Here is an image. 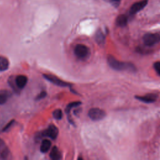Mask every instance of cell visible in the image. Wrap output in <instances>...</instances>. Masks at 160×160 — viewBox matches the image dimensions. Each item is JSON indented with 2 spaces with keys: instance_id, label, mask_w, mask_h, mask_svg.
Listing matches in <instances>:
<instances>
[{
  "instance_id": "obj_22",
  "label": "cell",
  "mask_w": 160,
  "mask_h": 160,
  "mask_svg": "<svg viewBox=\"0 0 160 160\" xmlns=\"http://www.w3.org/2000/svg\"><path fill=\"white\" fill-rule=\"evenodd\" d=\"M13 122H14V120L11 121H10L8 124H6V126L3 128V131H6L7 129H8L9 128V127H11V126L12 125Z\"/></svg>"
},
{
  "instance_id": "obj_4",
  "label": "cell",
  "mask_w": 160,
  "mask_h": 160,
  "mask_svg": "<svg viewBox=\"0 0 160 160\" xmlns=\"http://www.w3.org/2000/svg\"><path fill=\"white\" fill-rule=\"evenodd\" d=\"M88 116L92 121H99L106 116V112L101 109L93 108L89 109L88 112Z\"/></svg>"
},
{
  "instance_id": "obj_6",
  "label": "cell",
  "mask_w": 160,
  "mask_h": 160,
  "mask_svg": "<svg viewBox=\"0 0 160 160\" xmlns=\"http://www.w3.org/2000/svg\"><path fill=\"white\" fill-rule=\"evenodd\" d=\"M58 135V129L54 124H51L48 129L41 134L42 136H47L52 139H56Z\"/></svg>"
},
{
  "instance_id": "obj_23",
  "label": "cell",
  "mask_w": 160,
  "mask_h": 160,
  "mask_svg": "<svg viewBox=\"0 0 160 160\" xmlns=\"http://www.w3.org/2000/svg\"><path fill=\"white\" fill-rule=\"evenodd\" d=\"M112 1H119L120 0H112Z\"/></svg>"
},
{
  "instance_id": "obj_19",
  "label": "cell",
  "mask_w": 160,
  "mask_h": 160,
  "mask_svg": "<svg viewBox=\"0 0 160 160\" xmlns=\"http://www.w3.org/2000/svg\"><path fill=\"white\" fill-rule=\"evenodd\" d=\"M52 116L56 119H58V120L61 119V118H62V111L59 109H57L54 110L52 112Z\"/></svg>"
},
{
  "instance_id": "obj_12",
  "label": "cell",
  "mask_w": 160,
  "mask_h": 160,
  "mask_svg": "<svg viewBox=\"0 0 160 160\" xmlns=\"http://www.w3.org/2000/svg\"><path fill=\"white\" fill-rule=\"evenodd\" d=\"M116 24L119 27H124L128 23V18L124 14H121L118 16L116 21Z\"/></svg>"
},
{
  "instance_id": "obj_3",
  "label": "cell",
  "mask_w": 160,
  "mask_h": 160,
  "mask_svg": "<svg viewBox=\"0 0 160 160\" xmlns=\"http://www.w3.org/2000/svg\"><path fill=\"white\" fill-rule=\"evenodd\" d=\"M143 42L147 46H152L160 41V35L158 33H147L144 35Z\"/></svg>"
},
{
  "instance_id": "obj_16",
  "label": "cell",
  "mask_w": 160,
  "mask_h": 160,
  "mask_svg": "<svg viewBox=\"0 0 160 160\" xmlns=\"http://www.w3.org/2000/svg\"><path fill=\"white\" fill-rule=\"evenodd\" d=\"M95 39L96 42L99 44H103L104 43L105 41V36L104 34L102 33V32L100 30L98 31L96 33V36H95Z\"/></svg>"
},
{
  "instance_id": "obj_17",
  "label": "cell",
  "mask_w": 160,
  "mask_h": 160,
  "mask_svg": "<svg viewBox=\"0 0 160 160\" xmlns=\"http://www.w3.org/2000/svg\"><path fill=\"white\" fill-rule=\"evenodd\" d=\"M8 82H9L10 86L12 88V89L16 93H18V92H19L20 89L18 88V86H17V85H16V84L15 78H14L12 76L10 77V78H9Z\"/></svg>"
},
{
  "instance_id": "obj_15",
  "label": "cell",
  "mask_w": 160,
  "mask_h": 160,
  "mask_svg": "<svg viewBox=\"0 0 160 160\" xmlns=\"http://www.w3.org/2000/svg\"><path fill=\"white\" fill-rule=\"evenodd\" d=\"M11 96V93L6 90H2L0 91V104H4L8 98Z\"/></svg>"
},
{
  "instance_id": "obj_13",
  "label": "cell",
  "mask_w": 160,
  "mask_h": 160,
  "mask_svg": "<svg viewBox=\"0 0 160 160\" xmlns=\"http://www.w3.org/2000/svg\"><path fill=\"white\" fill-rule=\"evenodd\" d=\"M51 146V142L48 139H44L41 142V144L40 146V150L42 152L46 153L49 150Z\"/></svg>"
},
{
  "instance_id": "obj_18",
  "label": "cell",
  "mask_w": 160,
  "mask_h": 160,
  "mask_svg": "<svg viewBox=\"0 0 160 160\" xmlns=\"http://www.w3.org/2000/svg\"><path fill=\"white\" fill-rule=\"evenodd\" d=\"M81 104V102H79V101H75V102H72L71 103H69V104H68L67 107H66V113L69 115V111H71V109L72 108H74V107H76L79 105H80Z\"/></svg>"
},
{
  "instance_id": "obj_2",
  "label": "cell",
  "mask_w": 160,
  "mask_h": 160,
  "mask_svg": "<svg viewBox=\"0 0 160 160\" xmlns=\"http://www.w3.org/2000/svg\"><path fill=\"white\" fill-rule=\"evenodd\" d=\"M76 56L80 59H86L90 55V50L88 47L84 44H77L74 50Z\"/></svg>"
},
{
  "instance_id": "obj_9",
  "label": "cell",
  "mask_w": 160,
  "mask_h": 160,
  "mask_svg": "<svg viewBox=\"0 0 160 160\" xmlns=\"http://www.w3.org/2000/svg\"><path fill=\"white\" fill-rule=\"evenodd\" d=\"M16 84L19 89H23L28 82V78L24 75H19L15 78Z\"/></svg>"
},
{
  "instance_id": "obj_5",
  "label": "cell",
  "mask_w": 160,
  "mask_h": 160,
  "mask_svg": "<svg viewBox=\"0 0 160 160\" xmlns=\"http://www.w3.org/2000/svg\"><path fill=\"white\" fill-rule=\"evenodd\" d=\"M43 76L46 79H47L48 81H50L51 82H52L57 86H62V87H68V86H69L71 85L67 82L62 81L61 79H60L59 78H57L56 76H55L54 75L44 74Z\"/></svg>"
},
{
  "instance_id": "obj_7",
  "label": "cell",
  "mask_w": 160,
  "mask_h": 160,
  "mask_svg": "<svg viewBox=\"0 0 160 160\" xmlns=\"http://www.w3.org/2000/svg\"><path fill=\"white\" fill-rule=\"evenodd\" d=\"M148 0H142L139 2H137L133 4L129 10V12L131 14H134L137 13L138 11L142 9L147 4Z\"/></svg>"
},
{
  "instance_id": "obj_1",
  "label": "cell",
  "mask_w": 160,
  "mask_h": 160,
  "mask_svg": "<svg viewBox=\"0 0 160 160\" xmlns=\"http://www.w3.org/2000/svg\"><path fill=\"white\" fill-rule=\"evenodd\" d=\"M107 60L109 66L114 70L128 71L129 72H134L136 71V68L134 64L129 62L119 61L111 55L108 56Z\"/></svg>"
},
{
  "instance_id": "obj_11",
  "label": "cell",
  "mask_w": 160,
  "mask_h": 160,
  "mask_svg": "<svg viewBox=\"0 0 160 160\" xmlns=\"http://www.w3.org/2000/svg\"><path fill=\"white\" fill-rule=\"evenodd\" d=\"M49 156H50V158L52 160H59L62 158L61 153L56 146L52 147L51 151V152L49 154Z\"/></svg>"
},
{
  "instance_id": "obj_21",
  "label": "cell",
  "mask_w": 160,
  "mask_h": 160,
  "mask_svg": "<svg viewBox=\"0 0 160 160\" xmlns=\"http://www.w3.org/2000/svg\"><path fill=\"white\" fill-rule=\"evenodd\" d=\"M46 96H47V92L45 91H42L37 96V97L36 98V100L42 99L44 98Z\"/></svg>"
},
{
  "instance_id": "obj_20",
  "label": "cell",
  "mask_w": 160,
  "mask_h": 160,
  "mask_svg": "<svg viewBox=\"0 0 160 160\" xmlns=\"http://www.w3.org/2000/svg\"><path fill=\"white\" fill-rule=\"evenodd\" d=\"M154 68L158 74L160 76V61H156L154 63Z\"/></svg>"
},
{
  "instance_id": "obj_14",
  "label": "cell",
  "mask_w": 160,
  "mask_h": 160,
  "mask_svg": "<svg viewBox=\"0 0 160 160\" xmlns=\"http://www.w3.org/2000/svg\"><path fill=\"white\" fill-rule=\"evenodd\" d=\"M9 66V62L8 59L4 57L0 56V71H4L7 70Z\"/></svg>"
},
{
  "instance_id": "obj_10",
  "label": "cell",
  "mask_w": 160,
  "mask_h": 160,
  "mask_svg": "<svg viewBox=\"0 0 160 160\" xmlns=\"http://www.w3.org/2000/svg\"><path fill=\"white\" fill-rule=\"evenodd\" d=\"M0 156L2 159H7L9 156V151L4 142L0 138Z\"/></svg>"
},
{
  "instance_id": "obj_8",
  "label": "cell",
  "mask_w": 160,
  "mask_h": 160,
  "mask_svg": "<svg viewBox=\"0 0 160 160\" xmlns=\"http://www.w3.org/2000/svg\"><path fill=\"white\" fill-rule=\"evenodd\" d=\"M137 99L142 101L146 103H151L154 101H156L158 96L155 94H146L145 96H137L135 97Z\"/></svg>"
}]
</instances>
